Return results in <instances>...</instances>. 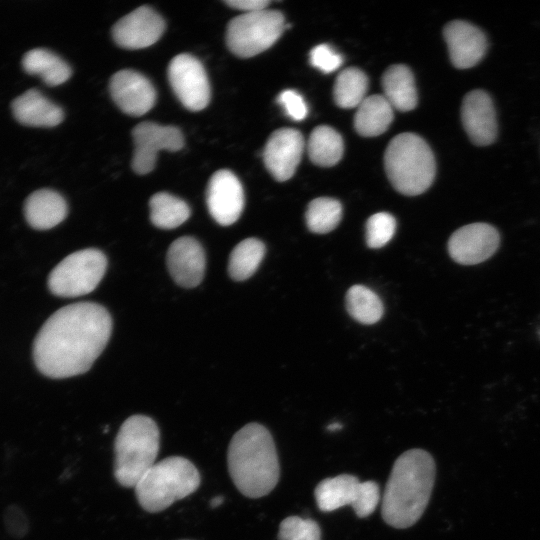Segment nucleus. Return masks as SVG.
Here are the masks:
<instances>
[{
	"label": "nucleus",
	"instance_id": "obj_1",
	"mask_svg": "<svg viewBox=\"0 0 540 540\" xmlns=\"http://www.w3.org/2000/svg\"><path fill=\"white\" fill-rule=\"evenodd\" d=\"M112 331L109 312L93 302H79L54 312L33 344V359L45 376L62 379L85 373L104 350Z\"/></svg>",
	"mask_w": 540,
	"mask_h": 540
},
{
	"label": "nucleus",
	"instance_id": "obj_2",
	"mask_svg": "<svg viewBox=\"0 0 540 540\" xmlns=\"http://www.w3.org/2000/svg\"><path fill=\"white\" fill-rule=\"evenodd\" d=\"M436 465L430 453L410 449L394 462L382 497L383 520L398 529L414 525L431 497Z\"/></svg>",
	"mask_w": 540,
	"mask_h": 540
},
{
	"label": "nucleus",
	"instance_id": "obj_3",
	"mask_svg": "<svg viewBox=\"0 0 540 540\" xmlns=\"http://www.w3.org/2000/svg\"><path fill=\"white\" fill-rule=\"evenodd\" d=\"M227 463L233 483L246 497H263L278 483L280 466L274 440L259 423H248L234 434Z\"/></svg>",
	"mask_w": 540,
	"mask_h": 540
},
{
	"label": "nucleus",
	"instance_id": "obj_4",
	"mask_svg": "<svg viewBox=\"0 0 540 540\" xmlns=\"http://www.w3.org/2000/svg\"><path fill=\"white\" fill-rule=\"evenodd\" d=\"M160 432L155 421L145 415H133L121 425L114 442V476L124 487H135L156 463Z\"/></svg>",
	"mask_w": 540,
	"mask_h": 540
},
{
	"label": "nucleus",
	"instance_id": "obj_5",
	"mask_svg": "<svg viewBox=\"0 0 540 540\" xmlns=\"http://www.w3.org/2000/svg\"><path fill=\"white\" fill-rule=\"evenodd\" d=\"M384 166L393 187L407 196L425 192L436 173L430 146L414 133H401L390 141L384 154Z\"/></svg>",
	"mask_w": 540,
	"mask_h": 540
},
{
	"label": "nucleus",
	"instance_id": "obj_6",
	"mask_svg": "<svg viewBox=\"0 0 540 540\" xmlns=\"http://www.w3.org/2000/svg\"><path fill=\"white\" fill-rule=\"evenodd\" d=\"M200 481V474L190 460L171 456L155 463L134 488L140 506L155 513L195 492Z\"/></svg>",
	"mask_w": 540,
	"mask_h": 540
},
{
	"label": "nucleus",
	"instance_id": "obj_7",
	"mask_svg": "<svg viewBox=\"0 0 540 540\" xmlns=\"http://www.w3.org/2000/svg\"><path fill=\"white\" fill-rule=\"evenodd\" d=\"M286 27L284 16L275 10L243 13L227 25L226 44L241 58L253 57L270 48Z\"/></svg>",
	"mask_w": 540,
	"mask_h": 540
},
{
	"label": "nucleus",
	"instance_id": "obj_8",
	"mask_svg": "<svg viewBox=\"0 0 540 540\" xmlns=\"http://www.w3.org/2000/svg\"><path fill=\"white\" fill-rule=\"evenodd\" d=\"M107 259L98 249L88 248L66 256L50 272L48 288L56 296L77 297L92 292L103 278Z\"/></svg>",
	"mask_w": 540,
	"mask_h": 540
},
{
	"label": "nucleus",
	"instance_id": "obj_9",
	"mask_svg": "<svg viewBox=\"0 0 540 540\" xmlns=\"http://www.w3.org/2000/svg\"><path fill=\"white\" fill-rule=\"evenodd\" d=\"M168 80L182 105L200 111L210 102V84L202 63L193 55H176L169 63Z\"/></svg>",
	"mask_w": 540,
	"mask_h": 540
},
{
	"label": "nucleus",
	"instance_id": "obj_10",
	"mask_svg": "<svg viewBox=\"0 0 540 540\" xmlns=\"http://www.w3.org/2000/svg\"><path fill=\"white\" fill-rule=\"evenodd\" d=\"M133 170L140 175L151 172L160 150L178 151L184 146V137L175 126H163L154 122H141L133 131Z\"/></svg>",
	"mask_w": 540,
	"mask_h": 540
},
{
	"label": "nucleus",
	"instance_id": "obj_11",
	"mask_svg": "<svg viewBox=\"0 0 540 540\" xmlns=\"http://www.w3.org/2000/svg\"><path fill=\"white\" fill-rule=\"evenodd\" d=\"M500 245L499 231L491 224L476 222L454 231L448 240L450 257L462 265H475L490 258Z\"/></svg>",
	"mask_w": 540,
	"mask_h": 540
},
{
	"label": "nucleus",
	"instance_id": "obj_12",
	"mask_svg": "<svg viewBox=\"0 0 540 540\" xmlns=\"http://www.w3.org/2000/svg\"><path fill=\"white\" fill-rule=\"evenodd\" d=\"M164 30L163 18L151 7L140 6L114 24L112 36L122 48L142 49L156 43Z\"/></svg>",
	"mask_w": 540,
	"mask_h": 540
},
{
	"label": "nucleus",
	"instance_id": "obj_13",
	"mask_svg": "<svg viewBox=\"0 0 540 540\" xmlns=\"http://www.w3.org/2000/svg\"><path fill=\"white\" fill-rule=\"evenodd\" d=\"M206 203L217 223L223 226L235 223L244 207V192L237 176L225 169L215 172L207 186Z\"/></svg>",
	"mask_w": 540,
	"mask_h": 540
},
{
	"label": "nucleus",
	"instance_id": "obj_14",
	"mask_svg": "<svg viewBox=\"0 0 540 540\" xmlns=\"http://www.w3.org/2000/svg\"><path fill=\"white\" fill-rule=\"evenodd\" d=\"M461 120L469 139L476 146H488L498 135L496 110L490 95L475 89L462 101Z\"/></svg>",
	"mask_w": 540,
	"mask_h": 540
},
{
	"label": "nucleus",
	"instance_id": "obj_15",
	"mask_svg": "<svg viewBox=\"0 0 540 540\" xmlns=\"http://www.w3.org/2000/svg\"><path fill=\"white\" fill-rule=\"evenodd\" d=\"M109 91L116 105L131 116L144 115L156 101V91L150 80L130 69L120 70L111 77Z\"/></svg>",
	"mask_w": 540,
	"mask_h": 540
},
{
	"label": "nucleus",
	"instance_id": "obj_16",
	"mask_svg": "<svg viewBox=\"0 0 540 540\" xmlns=\"http://www.w3.org/2000/svg\"><path fill=\"white\" fill-rule=\"evenodd\" d=\"M304 150L302 134L293 128H280L268 138L263 151L267 170L277 181L290 179L300 163Z\"/></svg>",
	"mask_w": 540,
	"mask_h": 540
},
{
	"label": "nucleus",
	"instance_id": "obj_17",
	"mask_svg": "<svg viewBox=\"0 0 540 540\" xmlns=\"http://www.w3.org/2000/svg\"><path fill=\"white\" fill-rule=\"evenodd\" d=\"M449 57L454 67L468 69L477 65L485 56L488 40L477 26L464 20L448 22L443 29Z\"/></svg>",
	"mask_w": 540,
	"mask_h": 540
},
{
	"label": "nucleus",
	"instance_id": "obj_18",
	"mask_svg": "<svg viewBox=\"0 0 540 540\" xmlns=\"http://www.w3.org/2000/svg\"><path fill=\"white\" fill-rule=\"evenodd\" d=\"M205 253L193 237L176 239L167 251V266L174 281L185 288L199 285L205 273Z\"/></svg>",
	"mask_w": 540,
	"mask_h": 540
},
{
	"label": "nucleus",
	"instance_id": "obj_19",
	"mask_svg": "<svg viewBox=\"0 0 540 540\" xmlns=\"http://www.w3.org/2000/svg\"><path fill=\"white\" fill-rule=\"evenodd\" d=\"M11 108L15 119L25 126L54 127L64 118L62 109L36 89L15 98Z\"/></svg>",
	"mask_w": 540,
	"mask_h": 540
},
{
	"label": "nucleus",
	"instance_id": "obj_20",
	"mask_svg": "<svg viewBox=\"0 0 540 540\" xmlns=\"http://www.w3.org/2000/svg\"><path fill=\"white\" fill-rule=\"evenodd\" d=\"M67 203L56 191L40 189L28 196L24 215L28 224L37 230H47L61 223L67 215Z\"/></svg>",
	"mask_w": 540,
	"mask_h": 540
},
{
	"label": "nucleus",
	"instance_id": "obj_21",
	"mask_svg": "<svg viewBox=\"0 0 540 540\" xmlns=\"http://www.w3.org/2000/svg\"><path fill=\"white\" fill-rule=\"evenodd\" d=\"M384 97L394 109L402 112L417 105V90L412 71L405 65H392L382 75Z\"/></svg>",
	"mask_w": 540,
	"mask_h": 540
},
{
	"label": "nucleus",
	"instance_id": "obj_22",
	"mask_svg": "<svg viewBox=\"0 0 540 540\" xmlns=\"http://www.w3.org/2000/svg\"><path fill=\"white\" fill-rule=\"evenodd\" d=\"M393 110L384 95L366 97L357 107L354 116L355 130L364 137L383 134L393 120Z\"/></svg>",
	"mask_w": 540,
	"mask_h": 540
},
{
	"label": "nucleus",
	"instance_id": "obj_23",
	"mask_svg": "<svg viewBox=\"0 0 540 540\" xmlns=\"http://www.w3.org/2000/svg\"><path fill=\"white\" fill-rule=\"evenodd\" d=\"M359 484V479L350 474L323 479L314 491L318 508L323 512H331L345 505L352 506Z\"/></svg>",
	"mask_w": 540,
	"mask_h": 540
},
{
	"label": "nucleus",
	"instance_id": "obj_24",
	"mask_svg": "<svg viewBox=\"0 0 540 540\" xmlns=\"http://www.w3.org/2000/svg\"><path fill=\"white\" fill-rule=\"evenodd\" d=\"M22 67L28 74L38 75L48 86H58L66 82L72 70L55 53L41 48L28 51L22 59Z\"/></svg>",
	"mask_w": 540,
	"mask_h": 540
},
{
	"label": "nucleus",
	"instance_id": "obj_25",
	"mask_svg": "<svg viewBox=\"0 0 540 540\" xmlns=\"http://www.w3.org/2000/svg\"><path fill=\"white\" fill-rule=\"evenodd\" d=\"M307 149L314 164L330 167L342 158L344 143L341 135L334 128L320 125L311 132Z\"/></svg>",
	"mask_w": 540,
	"mask_h": 540
},
{
	"label": "nucleus",
	"instance_id": "obj_26",
	"mask_svg": "<svg viewBox=\"0 0 540 540\" xmlns=\"http://www.w3.org/2000/svg\"><path fill=\"white\" fill-rule=\"evenodd\" d=\"M150 220L158 228L173 229L183 224L190 216L185 201L167 192L154 194L149 201Z\"/></svg>",
	"mask_w": 540,
	"mask_h": 540
},
{
	"label": "nucleus",
	"instance_id": "obj_27",
	"mask_svg": "<svg viewBox=\"0 0 540 540\" xmlns=\"http://www.w3.org/2000/svg\"><path fill=\"white\" fill-rule=\"evenodd\" d=\"M265 255V245L257 238H247L238 243L232 250L228 272L236 281L251 277L259 267Z\"/></svg>",
	"mask_w": 540,
	"mask_h": 540
},
{
	"label": "nucleus",
	"instance_id": "obj_28",
	"mask_svg": "<svg viewBox=\"0 0 540 540\" xmlns=\"http://www.w3.org/2000/svg\"><path fill=\"white\" fill-rule=\"evenodd\" d=\"M368 78L366 74L355 67L341 71L334 84L333 96L335 103L341 108L358 107L366 98Z\"/></svg>",
	"mask_w": 540,
	"mask_h": 540
},
{
	"label": "nucleus",
	"instance_id": "obj_29",
	"mask_svg": "<svg viewBox=\"0 0 540 540\" xmlns=\"http://www.w3.org/2000/svg\"><path fill=\"white\" fill-rule=\"evenodd\" d=\"M346 309L356 321L370 325L383 315V304L378 295L363 285H354L346 293Z\"/></svg>",
	"mask_w": 540,
	"mask_h": 540
},
{
	"label": "nucleus",
	"instance_id": "obj_30",
	"mask_svg": "<svg viewBox=\"0 0 540 540\" xmlns=\"http://www.w3.org/2000/svg\"><path fill=\"white\" fill-rule=\"evenodd\" d=\"M342 217L339 201L329 197L313 199L307 207L306 224L313 233L324 234L337 227Z\"/></svg>",
	"mask_w": 540,
	"mask_h": 540
},
{
	"label": "nucleus",
	"instance_id": "obj_31",
	"mask_svg": "<svg viewBox=\"0 0 540 540\" xmlns=\"http://www.w3.org/2000/svg\"><path fill=\"white\" fill-rule=\"evenodd\" d=\"M278 540H321V529L312 519L290 516L282 520Z\"/></svg>",
	"mask_w": 540,
	"mask_h": 540
},
{
	"label": "nucleus",
	"instance_id": "obj_32",
	"mask_svg": "<svg viewBox=\"0 0 540 540\" xmlns=\"http://www.w3.org/2000/svg\"><path fill=\"white\" fill-rule=\"evenodd\" d=\"M396 229L395 218L387 212H379L366 222V243L370 248H381L393 237Z\"/></svg>",
	"mask_w": 540,
	"mask_h": 540
},
{
	"label": "nucleus",
	"instance_id": "obj_33",
	"mask_svg": "<svg viewBox=\"0 0 540 540\" xmlns=\"http://www.w3.org/2000/svg\"><path fill=\"white\" fill-rule=\"evenodd\" d=\"M379 500L380 490L376 482H360L352 508L359 518H365L374 512Z\"/></svg>",
	"mask_w": 540,
	"mask_h": 540
},
{
	"label": "nucleus",
	"instance_id": "obj_34",
	"mask_svg": "<svg viewBox=\"0 0 540 540\" xmlns=\"http://www.w3.org/2000/svg\"><path fill=\"white\" fill-rule=\"evenodd\" d=\"M309 60L313 67L324 73L337 70L343 62L342 56L327 44L315 46L310 51Z\"/></svg>",
	"mask_w": 540,
	"mask_h": 540
},
{
	"label": "nucleus",
	"instance_id": "obj_35",
	"mask_svg": "<svg viewBox=\"0 0 540 540\" xmlns=\"http://www.w3.org/2000/svg\"><path fill=\"white\" fill-rule=\"evenodd\" d=\"M277 102L283 107L285 113L295 121H301L307 116V105L303 97L295 90L282 91L278 95Z\"/></svg>",
	"mask_w": 540,
	"mask_h": 540
},
{
	"label": "nucleus",
	"instance_id": "obj_36",
	"mask_svg": "<svg viewBox=\"0 0 540 540\" xmlns=\"http://www.w3.org/2000/svg\"><path fill=\"white\" fill-rule=\"evenodd\" d=\"M23 518L24 516L21 511L15 507H10L9 510L6 511V527L11 534L22 535L26 532L27 522L26 519Z\"/></svg>",
	"mask_w": 540,
	"mask_h": 540
},
{
	"label": "nucleus",
	"instance_id": "obj_37",
	"mask_svg": "<svg viewBox=\"0 0 540 540\" xmlns=\"http://www.w3.org/2000/svg\"><path fill=\"white\" fill-rule=\"evenodd\" d=\"M224 3L233 8L244 13H252L257 11L265 10L266 7L270 4V1L267 0H225Z\"/></svg>",
	"mask_w": 540,
	"mask_h": 540
},
{
	"label": "nucleus",
	"instance_id": "obj_38",
	"mask_svg": "<svg viewBox=\"0 0 540 540\" xmlns=\"http://www.w3.org/2000/svg\"><path fill=\"white\" fill-rule=\"evenodd\" d=\"M223 500L224 498L222 496H217V497H214L211 501H210V506L212 508H216L218 506H220L222 503H223Z\"/></svg>",
	"mask_w": 540,
	"mask_h": 540
},
{
	"label": "nucleus",
	"instance_id": "obj_39",
	"mask_svg": "<svg viewBox=\"0 0 540 540\" xmlns=\"http://www.w3.org/2000/svg\"><path fill=\"white\" fill-rule=\"evenodd\" d=\"M341 427H342L341 424H339V423H333V424L329 425L327 428H328L329 430L334 431V430L339 429V428H341Z\"/></svg>",
	"mask_w": 540,
	"mask_h": 540
}]
</instances>
